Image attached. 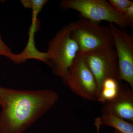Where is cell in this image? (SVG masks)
<instances>
[{"instance_id": "6da1fadb", "label": "cell", "mask_w": 133, "mask_h": 133, "mask_svg": "<svg viewBox=\"0 0 133 133\" xmlns=\"http://www.w3.org/2000/svg\"><path fill=\"white\" fill-rule=\"evenodd\" d=\"M57 93L48 89L18 90L0 87V133H22L57 102Z\"/></svg>"}, {"instance_id": "7a4b0ae2", "label": "cell", "mask_w": 133, "mask_h": 133, "mask_svg": "<svg viewBox=\"0 0 133 133\" xmlns=\"http://www.w3.org/2000/svg\"><path fill=\"white\" fill-rule=\"evenodd\" d=\"M74 22L60 29L48 43L46 64L53 74L66 85L68 71L79 53V49L71 34Z\"/></svg>"}, {"instance_id": "3957f363", "label": "cell", "mask_w": 133, "mask_h": 133, "mask_svg": "<svg viewBox=\"0 0 133 133\" xmlns=\"http://www.w3.org/2000/svg\"><path fill=\"white\" fill-rule=\"evenodd\" d=\"M71 36L77 43L79 54L104 48H114L109 26L100 25L81 17L74 22Z\"/></svg>"}, {"instance_id": "277c9868", "label": "cell", "mask_w": 133, "mask_h": 133, "mask_svg": "<svg viewBox=\"0 0 133 133\" xmlns=\"http://www.w3.org/2000/svg\"><path fill=\"white\" fill-rule=\"evenodd\" d=\"M59 7L62 9L77 11L81 17L95 23L106 21L122 28L129 26L124 15L106 0H63Z\"/></svg>"}, {"instance_id": "5b68a950", "label": "cell", "mask_w": 133, "mask_h": 133, "mask_svg": "<svg viewBox=\"0 0 133 133\" xmlns=\"http://www.w3.org/2000/svg\"><path fill=\"white\" fill-rule=\"evenodd\" d=\"M80 55L95 78L98 94L102 83L106 79L111 78L122 82L119 74L114 48H101Z\"/></svg>"}, {"instance_id": "8992f818", "label": "cell", "mask_w": 133, "mask_h": 133, "mask_svg": "<svg viewBox=\"0 0 133 133\" xmlns=\"http://www.w3.org/2000/svg\"><path fill=\"white\" fill-rule=\"evenodd\" d=\"M66 85L75 94L84 99L92 101L97 99V82L80 54L69 69Z\"/></svg>"}, {"instance_id": "52a82bcc", "label": "cell", "mask_w": 133, "mask_h": 133, "mask_svg": "<svg viewBox=\"0 0 133 133\" xmlns=\"http://www.w3.org/2000/svg\"><path fill=\"white\" fill-rule=\"evenodd\" d=\"M109 26L114 40L121 79L133 89V36L113 23H109Z\"/></svg>"}, {"instance_id": "ba28073f", "label": "cell", "mask_w": 133, "mask_h": 133, "mask_svg": "<svg viewBox=\"0 0 133 133\" xmlns=\"http://www.w3.org/2000/svg\"><path fill=\"white\" fill-rule=\"evenodd\" d=\"M102 104V113L112 114L133 123V91L127 83H122L115 99Z\"/></svg>"}, {"instance_id": "9c48e42d", "label": "cell", "mask_w": 133, "mask_h": 133, "mask_svg": "<svg viewBox=\"0 0 133 133\" xmlns=\"http://www.w3.org/2000/svg\"><path fill=\"white\" fill-rule=\"evenodd\" d=\"M122 82L109 78L102 83L99 92L97 100L102 104L113 100L118 95Z\"/></svg>"}, {"instance_id": "30bf717a", "label": "cell", "mask_w": 133, "mask_h": 133, "mask_svg": "<svg viewBox=\"0 0 133 133\" xmlns=\"http://www.w3.org/2000/svg\"><path fill=\"white\" fill-rule=\"evenodd\" d=\"M102 124L115 128L121 133H133V123L109 113H102Z\"/></svg>"}, {"instance_id": "8fae6325", "label": "cell", "mask_w": 133, "mask_h": 133, "mask_svg": "<svg viewBox=\"0 0 133 133\" xmlns=\"http://www.w3.org/2000/svg\"><path fill=\"white\" fill-rule=\"evenodd\" d=\"M24 7L31 8L33 14L38 15L44 5L48 2L47 0H25L21 1Z\"/></svg>"}, {"instance_id": "7c38bea8", "label": "cell", "mask_w": 133, "mask_h": 133, "mask_svg": "<svg viewBox=\"0 0 133 133\" xmlns=\"http://www.w3.org/2000/svg\"><path fill=\"white\" fill-rule=\"evenodd\" d=\"M108 1L117 12L123 15L133 4V2L129 0H109Z\"/></svg>"}, {"instance_id": "4fadbf2b", "label": "cell", "mask_w": 133, "mask_h": 133, "mask_svg": "<svg viewBox=\"0 0 133 133\" xmlns=\"http://www.w3.org/2000/svg\"><path fill=\"white\" fill-rule=\"evenodd\" d=\"M0 56H4L15 63L18 64V55H16L12 52V50L2 39L0 35Z\"/></svg>"}, {"instance_id": "5bb4252c", "label": "cell", "mask_w": 133, "mask_h": 133, "mask_svg": "<svg viewBox=\"0 0 133 133\" xmlns=\"http://www.w3.org/2000/svg\"><path fill=\"white\" fill-rule=\"evenodd\" d=\"M123 15L125 20L128 23L129 26L131 28H133V4L130 6Z\"/></svg>"}, {"instance_id": "9a60e30c", "label": "cell", "mask_w": 133, "mask_h": 133, "mask_svg": "<svg viewBox=\"0 0 133 133\" xmlns=\"http://www.w3.org/2000/svg\"><path fill=\"white\" fill-rule=\"evenodd\" d=\"M114 133H120L119 132H118V131H117L116 130H115Z\"/></svg>"}, {"instance_id": "2e32d148", "label": "cell", "mask_w": 133, "mask_h": 133, "mask_svg": "<svg viewBox=\"0 0 133 133\" xmlns=\"http://www.w3.org/2000/svg\"><path fill=\"white\" fill-rule=\"evenodd\" d=\"M99 129H97V133H99Z\"/></svg>"}, {"instance_id": "e0dca14e", "label": "cell", "mask_w": 133, "mask_h": 133, "mask_svg": "<svg viewBox=\"0 0 133 133\" xmlns=\"http://www.w3.org/2000/svg\"><path fill=\"white\" fill-rule=\"evenodd\" d=\"M0 106H2V103L1 102V101H0Z\"/></svg>"}]
</instances>
